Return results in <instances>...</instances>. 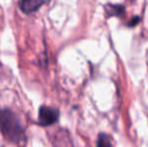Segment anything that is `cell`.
Returning a JSON list of instances; mask_svg holds the SVG:
<instances>
[{
    "label": "cell",
    "instance_id": "1",
    "mask_svg": "<svg viewBox=\"0 0 148 147\" xmlns=\"http://www.w3.org/2000/svg\"><path fill=\"white\" fill-rule=\"evenodd\" d=\"M0 130L6 139L18 143L24 138V130L17 116L11 110H0Z\"/></svg>",
    "mask_w": 148,
    "mask_h": 147
},
{
    "label": "cell",
    "instance_id": "2",
    "mask_svg": "<svg viewBox=\"0 0 148 147\" xmlns=\"http://www.w3.org/2000/svg\"><path fill=\"white\" fill-rule=\"evenodd\" d=\"M60 119V111L49 106H40L38 110V124L43 127L57 123Z\"/></svg>",
    "mask_w": 148,
    "mask_h": 147
},
{
    "label": "cell",
    "instance_id": "3",
    "mask_svg": "<svg viewBox=\"0 0 148 147\" xmlns=\"http://www.w3.org/2000/svg\"><path fill=\"white\" fill-rule=\"evenodd\" d=\"M47 0H20V9L26 14L36 11L41 5L47 3Z\"/></svg>",
    "mask_w": 148,
    "mask_h": 147
},
{
    "label": "cell",
    "instance_id": "4",
    "mask_svg": "<svg viewBox=\"0 0 148 147\" xmlns=\"http://www.w3.org/2000/svg\"><path fill=\"white\" fill-rule=\"evenodd\" d=\"M107 17H120L125 13V6L123 4H111L108 3L104 6Z\"/></svg>",
    "mask_w": 148,
    "mask_h": 147
},
{
    "label": "cell",
    "instance_id": "5",
    "mask_svg": "<svg viewBox=\"0 0 148 147\" xmlns=\"http://www.w3.org/2000/svg\"><path fill=\"white\" fill-rule=\"evenodd\" d=\"M97 147H112L111 138L107 134H99L97 140Z\"/></svg>",
    "mask_w": 148,
    "mask_h": 147
},
{
    "label": "cell",
    "instance_id": "6",
    "mask_svg": "<svg viewBox=\"0 0 148 147\" xmlns=\"http://www.w3.org/2000/svg\"><path fill=\"white\" fill-rule=\"evenodd\" d=\"M139 21H140V17H139V16H134V17L132 18V20L128 23V26H131V27L135 26L136 24L139 23Z\"/></svg>",
    "mask_w": 148,
    "mask_h": 147
}]
</instances>
